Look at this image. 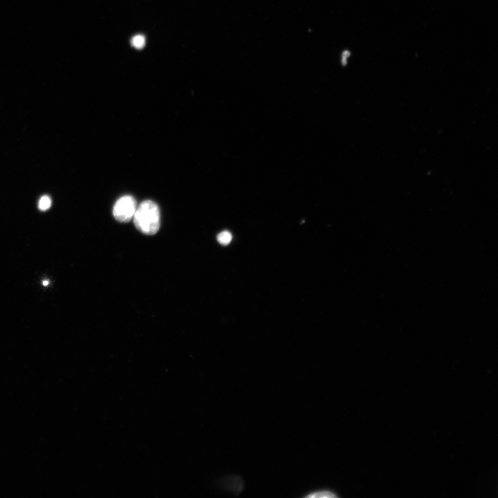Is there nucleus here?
I'll list each match as a JSON object with an SVG mask.
<instances>
[{
    "instance_id": "nucleus-4",
    "label": "nucleus",
    "mask_w": 498,
    "mask_h": 498,
    "mask_svg": "<svg viewBox=\"0 0 498 498\" xmlns=\"http://www.w3.org/2000/svg\"><path fill=\"white\" fill-rule=\"evenodd\" d=\"M131 43L134 48L141 49L144 47L145 44V37L141 35H135L131 39Z\"/></svg>"
},
{
    "instance_id": "nucleus-6",
    "label": "nucleus",
    "mask_w": 498,
    "mask_h": 498,
    "mask_svg": "<svg viewBox=\"0 0 498 498\" xmlns=\"http://www.w3.org/2000/svg\"><path fill=\"white\" fill-rule=\"evenodd\" d=\"M51 205V199L47 195L42 196L38 203L39 208L42 210H47Z\"/></svg>"
},
{
    "instance_id": "nucleus-1",
    "label": "nucleus",
    "mask_w": 498,
    "mask_h": 498,
    "mask_svg": "<svg viewBox=\"0 0 498 498\" xmlns=\"http://www.w3.org/2000/svg\"><path fill=\"white\" fill-rule=\"evenodd\" d=\"M160 221V210L155 202L145 200L136 208L133 223L142 233L147 235L156 234L159 230Z\"/></svg>"
},
{
    "instance_id": "nucleus-3",
    "label": "nucleus",
    "mask_w": 498,
    "mask_h": 498,
    "mask_svg": "<svg viewBox=\"0 0 498 498\" xmlns=\"http://www.w3.org/2000/svg\"><path fill=\"white\" fill-rule=\"evenodd\" d=\"M338 495L329 489H319L307 492L304 497L306 498H334Z\"/></svg>"
},
{
    "instance_id": "nucleus-7",
    "label": "nucleus",
    "mask_w": 498,
    "mask_h": 498,
    "mask_svg": "<svg viewBox=\"0 0 498 498\" xmlns=\"http://www.w3.org/2000/svg\"><path fill=\"white\" fill-rule=\"evenodd\" d=\"M48 282L47 281H44V282H43V284H44V286L48 285Z\"/></svg>"
},
{
    "instance_id": "nucleus-2",
    "label": "nucleus",
    "mask_w": 498,
    "mask_h": 498,
    "mask_svg": "<svg viewBox=\"0 0 498 498\" xmlns=\"http://www.w3.org/2000/svg\"><path fill=\"white\" fill-rule=\"evenodd\" d=\"M136 208V199L132 196L125 195L114 204L113 215L120 222H129L133 217Z\"/></svg>"
},
{
    "instance_id": "nucleus-5",
    "label": "nucleus",
    "mask_w": 498,
    "mask_h": 498,
    "mask_svg": "<svg viewBox=\"0 0 498 498\" xmlns=\"http://www.w3.org/2000/svg\"><path fill=\"white\" fill-rule=\"evenodd\" d=\"M217 240L221 244L227 245L232 240V234L228 231H223L217 235Z\"/></svg>"
}]
</instances>
